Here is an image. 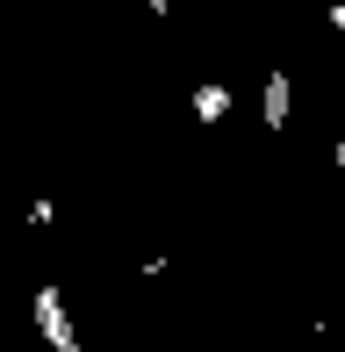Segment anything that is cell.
Returning a JSON list of instances; mask_svg holds the SVG:
<instances>
[{
    "mask_svg": "<svg viewBox=\"0 0 345 352\" xmlns=\"http://www.w3.org/2000/svg\"><path fill=\"white\" fill-rule=\"evenodd\" d=\"M29 316H36V338L51 345V352H80V331H72V316H65V295H58V287H36Z\"/></svg>",
    "mask_w": 345,
    "mask_h": 352,
    "instance_id": "1",
    "label": "cell"
},
{
    "mask_svg": "<svg viewBox=\"0 0 345 352\" xmlns=\"http://www.w3.org/2000/svg\"><path fill=\"white\" fill-rule=\"evenodd\" d=\"M230 108H238V94H230L223 79H201V87L187 94V116H194V122H223Z\"/></svg>",
    "mask_w": 345,
    "mask_h": 352,
    "instance_id": "3",
    "label": "cell"
},
{
    "mask_svg": "<svg viewBox=\"0 0 345 352\" xmlns=\"http://www.w3.org/2000/svg\"><path fill=\"white\" fill-rule=\"evenodd\" d=\"M144 8H151V14H172V0H144Z\"/></svg>",
    "mask_w": 345,
    "mask_h": 352,
    "instance_id": "6",
    "label": "cell"
},
{
    "mask_svg": "<svg viewBox=\"0 0 345 352\" xmlns=\"http://www.w3.org/2000/svg\"><path fill=\"white\" fill-rule=\"evenodd\" d=\"M324 14H331V29H338V36H345V8H324Z\"/></svg>",
    "mask_w": 345,
    "mask_h": 352,
    "instance_id": "5",
    "label": "cell"
},
{
    "mask_svg": "<svg viewBox=\"0 0 345 352\" xmlns=\"http://www.w3.org/2000/svg\"><path fill=\"white\" fill-rule=\"evenodd\" d=\"M331 166H338V173H345V137H338V151H331Z\"/></svg>",
    "mask_w": 345,
    "mask_h": 352,
    "instance_id": "7",
    "label": "cell"
},
{
    "mask_svg": "<svg viewBox=\"0 0 345 352\" xmlns=\"http://www.w3.org/2000/svg\"><path fill=\"white\" fill-rule=\"evenodd\" d=\"M288 122H295V79L274 65V72H266V87H259V130H274V137H280Z\"/></svg>",
    "mask_w": 345,
    "mask_h": 352,
    "instance_id": "2",
    "label": "cell"
},
{
    "mask_svg": "<svg viewBox=\"0 0 345 352\" xmlns=\"http://www.w3.org/2000/svg\"><path fill=\"white\" fill-rule=\"evenodd\" d=\"M51 216H58V201H51V195H36V201H29V230H43Z\"/></svg>",
    "mask_w": 345,
    "mask_h": 352,
    "instance_id": "4",
    "label": "cell"
}]
</instances>
